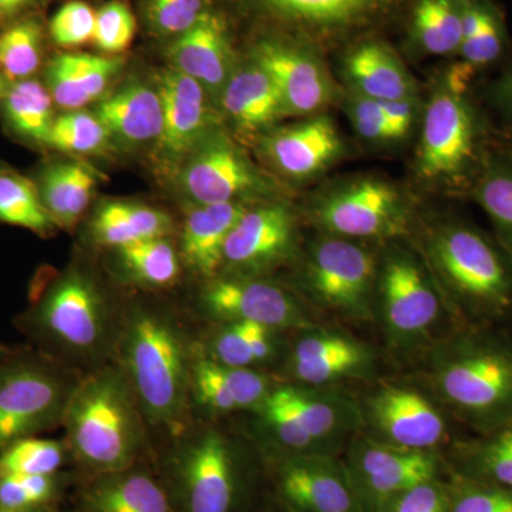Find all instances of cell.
<instances>
[{
  "label": "cell",
  "mask_w": 512,
  "mask_h": 512,
  "mask_svg": "<svg viewBox=\"0 0 512 512\" xmlns=\"http://www.w3.org/2000/svg\"><path fill=\"white\" fill-rule=\"evenodd\" d=\"M441 406L480 434L512 423V340L488 326H458L426 352Z\"/></svg>",
  "instance_id": "1"
},
{
  "label": "cell",
  "mask_w": 512,
  "mask_h": 512,
  "mask_svg": "<svg viewBox=\"0 0 512 512\" xmlns=\"http://www.w3.org/2000/svg\"><path fill=\"white\" fill-rule=\"evenodd\" d=\"M421 255L460 326H488L512 315V256L468 222H439Z\"/></svg>",
  "instance_id": "2"
},
{
  "label": "cell",
  "mask_w": 512,
  "mask_h": 512,
  "mask_svg": "<svg viewBox=\"0 0 512 512\" xmlns=\"http://www.w3.org/2000/svg\"><path fill=\"white\" fill-rule=\"evenodd\" d=\"M116 348L121 372L144 419L154 426L183 429L191 394L192 350L180 326L156 309H131L120 323Z\"/></svg>",
  "instance_id": "3"
},
{
  "label": "cell",
  "mask_w": 512,
  "mask_h": 512,
  "mask_svg": "<svg viewBox=\"0 0 512 512\" xmlns=\"http://www.w3.org/2000/svg\"><path fill=\"white\" fill-rule=\"evenodd\" d=\"M143 419L121 369L90 373L76 384L64 412L70 456L94 476L133 468L143 447Z\"/></svg>",
  "instance_id": "4"
},
{
  "label": "cell",
  "mask_w": 512,
  "mask_h": 512,
  "mask_svg": "<svg viewBox=\"0 0 512 512\" xmlns=\"http://www.w3.org/2000/svg\"><path fill=\"white\" fill-rule=\"evenodd\" d=\"M373 320L397 359L426 353L458 328L426 259L396 239L379 254Z\"/></svg>",
  "instance_id": "5"
},
{
  "label": "cell",
  "mask_w": 512,
  "mask_h": 512,
  "mask_svg": "<svg viewBox=\"0 0 512 512\" xmlns=\"http://www.w3.org/2000/svg\"><path fill=\"white\" fill-rule=\"evenodd\" d=\"M19 326L52 357L99 359L119 338L120 323L96 282L67 271L32 298Z\"/></svg>",
  "instance_id": "6"
},
{
  "label": "cell",
  "mask_w": 512,
  "mask_h": 512,
  "mask_svg": "<svg viewBox=\"0 0 512 512\" xmlns=\"http://www.w3.org/2000/svg\"><path fill=\"white\" fill-rule=\"evenodd\" d=\"M485 123L470 83L447 74L424 111L417 173L424 180L473 185L488 154Z\"/></svg>",
  "instance_id": "7"
},
{
  "label": "cell",
  "mask_w": 512,
  "mask_h": 512,
  "mask_svg": "<svg viewBox=\"0 0 512 512\" xmlns=\"http://www.w3.org/2000/svg\"><path fill=\"white\" fill-rule=\"evenodd\" d=\"M76 382L46 353H8L0 362V451L63 423Z\"/></svg>",
  "instance_id": "8"
},
{
  "label": "cell",
  "mask_w": 512,
  "mask_h": 512,
  "mask_svg": "<svg viewBox=\"0 0 512 512\" xmlns=\"http://www.w3.org/2000/svg\"><path fill=\"white\" fill-rule=\"evenodd\" d=\"M379 254L363 241L323 234L308 249L301 288L322 311L353 322L373 320Z\"/></svg>",
  "instance_id": "9"
},
{
  "label": "cell",
  "mask_w": 512,
  "mask_h": 512,
  "mask_svg": "<svg viewBox=\"0 0 512 512\" xmlns=\"http://www.w3.org/2000/svg\"><path fill=\"white\" fill-rule=\"evenodd\" d=\"M311 215L323 234L392 241L406 235L410 212L393 184L363 177L320 195Z\"/></svg>",
  "instance_id": "10"
},
{
  "label": "cell",
  "mask_w": 512,
  "mask_h": 512,
  "mask_svg": "<svg viewBox=\"0 0 512 512\" xmlns=\"http://www.w3.org/2000/svg\"><path fill=\"white\" fill-rule=\"evenodd\" d=\"M362 433L404 450L439 451L448 420L439 400L412 386L383 383L359 400Z\"/></svg>",
  "instance_id": "11"
},
{
  "label": "cell",
  "mask_w": 512,
  "mask_h": 512,
  "mask_svg": "<svg viewBox=\"0 0 512 512\" xmlns=\"http://www.w3.org/2000/svg\"><path fill=\"white\" fill-rule=\"evenodd\" d=\"M259 19L316 43H335L376 26L407 0H237Z\"/></svg>",
  "instance_id": "12"
},
{
  "label": "cell",
  "mask_w": 512,
  "mask_h": 512,
  "mask_svg": "<svg viewBox=\"0 0 512 512\" xmlns=\"http://www.w3.org/2000/svg\"><path fill=\"white\" fill-rule=\"evenodd\" d=\"M345 466L365 512H380L393 497L440 476L439 451H413L369 439L362 431L349 441Z\"/></svg>",
  "instance_id": "13"
},
{
  "label": "cell",
  "mask_w": 512,
  "mask_h": 512,
  "mask_svg": "<svg viewBox=\"0 0 512 512\" xmlns=\"http://www.w3.org/2000/svg\"><path fill=\"white\" fill-rule=\"evenodd\" d=\"M175 481L185 512H232L239 493V464L232 441L217 429L201 431L175 457Z\"/></svg>",
  "instance_id": "14"
},
{
  "label": "cell",
  "mask_w": 512,
  "mask_h": 512,
  "mask_svg": "<svg viewBox=\"0 0 512 512\" xmlns=\"http://www.w3.org/2000/svg\"><path fill=\"white\" fill-rule=\"evenodd\" d=\"M200 299L202 311L218 323H255L276 332L316 325L291 293L264 276H215Z\"/></svg>",
  "instance_id": "15"
},
{
  "label": "cell",
  "mask_w": 512,
  "mask_h": 512,
  "mask_svg": "<svg viewBox=\"0 0 512 512\" xmlns=\"http://www.w3.org/2000/svg\"><path fill=\"white\" fill-rule=\"evenodd\" d=\"M181 184L198 205L231 204L265 191L266 181L247 154L212 130L181 163Z\"/></svg>",
  "instance_id": "16"
},
{
  "label": "cell",
  "mask_w": 512,
  "mask_h": 512,
  "mask_svg": "<svg viewBox=\"0 0 512 512\" xmlns=\"http://www.w3.org/2000/svg\"><path fill=\"white\" fill-rule=\"evenodd\" d=\"M298 251V228L284 204L248 208L227 239L222 275L264 276Z\"/></svg>",
  "instance_id": "17"
},
{
  "label": "cell",
  "mask_w": 512,
  "mask_h": 512,
  "mask_svg": "<svg viewBox=\"0 0 512 512\" xmlns=\"http://www.w3.org/2000/svg\"><path fill=\"white\" fill-rule=\"evenodd\" d=\"M376 366L375 352L365 342L318 325L296 332L285 362L292 383L313 387L367 379Z\"/></svg>",
  "instance_id": "18"
},
{
  "label": "cell",
  "mask_w": 512,
  "mask_h": 512,
  "mask_svg": "<svg viewBox=\"0 0 512 512\" xmlns=\"http://www.w3.org/2000/svg\"><path fill=\"white\" fill-rule=\"evenodd\" d=\"M275 483L292 512H365L345 461L338 456L278 457Z\"/></svg>",
  "instance_id": "19"
},
{
  "label": "cell",
  "mask_w": 512,
  "mask_h": 512,
  "mask_svg": "<svg viewBox=\"0 0 512 512\" xmlns=\"http://www.w3.org/2000/svg\"><path fill=\"white\" fill-rule=\"evenodd\" d=\"M274 83L285 117H306L325 109L332 100V83L325 67L308 53L281 40H262L251 53Z\"/></svg>",
  "instance_id": "20"
},
{
  "label": "cell",
  "mask_w": 512,
  "mask_h": 512,
  "mask_svg": "<svg viewBox=\"0 0 512 512\" xmlns=\"http://www.w3.org/2000/svg\"><path fill=\"white\" fill-rule=\"evenodd\" d=\"M157 89L163 107V128L154 144L156 158L158 163L173 167L183 163L202 138L214 130L211 99L200 83L174 69L161 74Z\"/></svg>",
  "instance_id": "21"
},
{
  "label": "cell",
  "mask_w": 512,
  "mask_h": 512,
  "mask_svg": "<svg viewBox=\"0 0 512 512\" xmlns=\"http://www.w3.org/2000/svg\"><path fill=\"white\" fill-rule=\"evenodd\" d=\"M275 392L323 453L338 456L343 444L362 430L359 400L335 386L288 383L276 386Z\"/></svg>",
  "instance_id": "22"
},
{
  "label": "cell",
  "mask_w": 512,
  "mask_h": 512,
  "mask_svg": "<svg viewBox=\"0 0 512 512\" xmlns=\"http://www.w3.org/2000/svg\"><path fill=\"white\" fill-rule=\"evenodd\" d=\"M173 69L204 87L212 101H218L234 73L227 25L208 10L187 32L175 37L170 49Z\"/></svg>",
  "instance_id": "23"
},
{
  "label": "cell",
  "mask_w": 512,
  "mask_h": 512,
  "mask_svg": "<svg viewBox=\"0 0 512 512\" xmlns=\"http://www.w3.org/2000/svg\"><path fill=\"white\" fill-rule=\"evenodd\" d=\"M342 150L338 130L325 116L279 128L264 141L266 158L276 170L295 180L323 173L338 160Z\"/></svg>",
  "instance_id": "24"
},
{
  "label": "cell",
  "mask_w": 512,
  "mask_h": 512,
  "mask_svg": "<svg viewBox=\"0 0 512 512\" xmlns=\"http://www.w3.org/2000/svg\"><path fill=\"white\" fill-rule=\"evenodd\" d=\"M272 387L268 377L256 369L221 365L204 352L192 360L191 393L212 413L254 412Z\"/></svg>",
  "instance_id": "25"
},
{
  "label": "cell",
  "mask_w": 512,
  "mask_h": 512,
  "mask_svg": "<svg viewBox=\"0 0 512 512\" xmlns=\"http://www.w3.org/2000/svg\"><path fill=\"white\" fill-rule=\"evenodd\" d=\"M94 114L110 137L130 146L156 144L163 128L160 93L140 82L128 83L104 97Z\"/></svg>",
  "instance_id": "26"
},
{
  "label": "cell",
  "mask_w": 512,
  "mask_h": 512,
  "mask_svg": "<svg viewBox=\"0 0 512 512\" xmlns=\"http://www.w3.org/2000/svg\"><path fill=\"white\" fill-rule=\"evenodd\" d=\"M248 207L241 202L198 205L185 218L181 258L195 274L212 279L221 271L229 234Z\"/></svg>",
  "instance_id": "27"
},
{
  "label": "cell",
  "mask_w": 512,
  "mask_h": 512,
  "mask_svg": "<svg viewBox=\"0 0 512 512\" xmlns=\"http://www.w3.org/2000/svg\"><path fill=\"white\" fill-rule=\"evenodd\" d=\"M121 64L119 57L62 53L47 63L45 86L60 109L82 110L104 96Z\"/></svg>",
  "instance_id": "28"
},
{
  "label": "cell",
  "mask_w": 512,
  "mask_h": 512,
  "mask_svg": "<svg viewBox=\"0 0 512 512\" xmlns=\"http://www.w3.org/2000/svg\"><path fill=\"white\" fill-rule=\"evenodd\" d=\"M345 74L353 93L377 101L414 99L412 76L399 56L379 40H366L345 57Z\"/></svg>",
  "instance_id": "29"
},
{
  "label": "cell",
  "mask_w": 512,
  "mask_h": 512,
  "mask_svg": "<svg viewBox=\"0 0 512 512\" xmlns=\"http://www.w3.org/2000/svg\"><path fill=\"white\" fill-rule=\"evenodd\" d=\"M220 104L235 126L247 133L268 130L285 117L274 83L254 60L235 67L222 92Z\"/></svg>",
  "instance_id": "30"
},
{
  "label": "cell",
  "mask_w": 512,
  "mask_h": 512,
  "mask_svg": "<svg viewBox=\"0 0 512 512\" xmlns=\"http://www.w3.org/2000/svg\"><path fill=\"white\" fill-rule=\"evenodd\" d=\"M83 504L87 512H175L164 488L133 468L94 477Z\"/></svg>",
  "instance_id": "31"
},
{
  "label": "cell",
  "mask_w": 512,
  "mask_h": 512,
  "mask_svg": "<svg viewBox=\"0 0 512 512\" xmlns=\"http://www.w3.org/2000/svg\"><path fill=\"white\" fill-rule=\"evenodd\" d=\"M97 181L99 177L89 165L63 161L42 168L35 183L53 224L72 228L89 207Z\"/></svg>",
  "instance_id": "32"
},
{
  "label": "cell",
  "mask_w": 512,
  "mask_h": 512,
  "mask_svg": "<svg viewBox=\"0 0 512 512\" xmlns=\"http://www.w3.org/2000/svg\"><path fill=\"white\" fill-rule=\"evenodd\" d=\"M507 49L504 16L493 0H463V39L457 67L474 77L500 62Z\"/></svg>",
  "instance_id": "33"
},
{
  "label": "cell",
  "mask_w": 512,
  "mask_h": 512,
  "mask_svg": "<svg viewBox=\"0 0 512 512\" xmlns=\"http://www.w3.org/2000/svg\"><path fill=\"white\" fill-rule=\"evenodd\" d=\"M173 231V221L165 212L131 202H104L92 221V235L97 244L111 249L165 238Z\"/></svg>",
  "instance_id": "34"
},
{
  "label": "cell",
  "mask_w": 512,
  "mask_h": 512,
  "mask_svg": "<svg viewBox=\"0 0 512 512\" xmlns=\"http://www.w3.org/2000/svg\"><path fill=\"white\" fill-rule=\"evenodd\" d=\"M55 101L45 84L33 79L12 82L0 99V116L13 136L35 146H47L55 121Z\"/></svg>",
  "instance_id": "35"
},
{
  "label": "cell",
  "mask_w": 512,
  "mask_h": 512,
  "mask_svg": "<svg viewBox=\"0 0 512 512\" xmlns=\"http://www.w3.org/2000/svg\"><path fill=\"white\" fill-rule=\"evenodd\" d=\"M278 335L276 330L255 323H220L204 353L221 365L255 369L274 359L278 353Z\"/></svg>",
  "instance_id": "36"
},
{
  "label": "cell",
  "mask_w": 512,
  "mask_h": 512,
  "mask_svg": "<svg viewBox=\"0 0 512 512\" xmlns=\"http://www.w3.org/2000/svg\"><path fill=\"white\" fill-rule=\"evenodd\" d=\"M470 194L490 218L495 239L512 256V157L488 151Z\"/></svg>",
  "instance_id": "37"
},
{
  "label": "cell",
  "mask_w": 512,
  "mask_h": 512,
  "mask_svg": "<svg viewBox=\"0 0 512 512\" xmlns=\"http://www.w3.org/2000/svg\"><path fill=\"white\" fill-rule=\"evenodd\" d=\"M412 35L429 55L457 56L463 39V0H417Z\"/></svg>",
  "instance_id": "38"
},
{
  "label": "cell",
  "mask_w": 512,
  "mask_h": 512,
  "mask_svg": "<svg viewBox=\"0 0 512 512\" xmlns=\"http://www.w3.org/2000/svg\"><path fill=\"white\" fill-rule=\"evenodd\" d=\"M456 454L467 478L512 490V423L460 444Z\"/></svg>",
  "instance_id": "39"
},
{
  "label": "cell",
  "mask_w": 512,
  "mask_h": 512,
  "mask_svg": "<svg viewBox=\"0 0 512 512\" xmlns=\"http://www.w3.org/2000/svg\"><path fill=\"white\" fill-rule=\"evenodd\" d=\"M121 272L137 285L165 288L180 275V258L168 237L114 248Z\"/></svg>",
  "instance_id": "40"
},
{
  "label": "cell",
  "mask_w": 512,
  "mask_h": 512,
  "mask_svg": "<svg viewBox=\"0 0 512 512\" xmlns=\"http://www.w3.org/2000/svg\"><path fill=\"white\" fill-rule=\"evenodd\" d=\"M0 222L43 237L56 227L40 200L35 181L8 168L0 170Z\"/></svg>",
  "instance_id": "41"
},
{
  "label": "cell",
  "mask_w": 512,
  "mask_h": 512,
  "mask_svg": "<svg viewBox=\"0 0 512 512\" xmlns=\"http://www.w3.org/2000/svg\"><path fill=\"white\" fill-rule=\"evenodd\" d=\"M43 56V30L35 19L0 30V70L10 82L33 79Z\"/></svg>",
  "instance_id": "42"
},
{
  "label": "cell",
  "mask_w": 512,
  "mask_h": 512,
  "mask_svg": "<svg viewBox=\"0 0 512 512\" xmlns=\"http://www.w3.org/2000/svg\"><path fill=\"white\" fill-rule=\"evenodd\" d=\"M69 454L62 441L26 437L0 451V474L52 476L59 473Z\"/></svg>",
  "instance_id": "43"
},
{
  "label": "cell",
  "mask_w": 512,
  "mask_h": 512,
  "mask_svg": "<svg viewBox=\"0 0 512 512\" xmlns=\"http://www.w3.org/2000/svg\"><path fill=\"white\" fill-rule=\"evenodd\" d=\"M109 133L96 114L82 110L56 116L47 146L70 154H90L106 146Z\"/></svg>",
  "instance_id": "44"
},
{
  "label": "cell",
  "mask_w": 512,
  "mask_h": 512,
  "mask_svg": "<svg viewBox=\"0 0 512 512\" xmlns=\"http://www.w3.org/2000/svg\"><path fill=\"white\" fill-rule=\"evenodd\" d=\"M60 493V478L0 474V507L10 510H39L52 508Z\"/></svg>",
  "instance_id": "45"
},
{
  "label": "cell",
  "mask_w": 512,
  "mask_h": 512,
  "mask_svg": "<svg viewBox=\"0 0 512 512\" xmlns=\"http://www.w3.org/2000/svg\"><path fill=\"white\" fill-rule=\"evenodd\" d=\"M448 512H512V490L464 477L447 488Z\"/></svg>",
  "instance_id": "46"
},
{
  "label": "cell",
  "mask_w": 512,
  "mask_h": 512,
  "mask_svg": "<svg viewBox=\"0 0 512 512\" xmlns=\"http://www.w3.org/2000/svg\"><path fill=\"white\" fill-rule=\"evenodd\" d=\"M136 35L133 12L121 0H111L96 12L93 43L107 55L124 52Z\"/></svg>",
  "instance_id": "47"
},
{
  "label": "cell",
  "mask_w": 512,
  "mask_h": 512,
  "mask_svg": "<svg viewBox=\"0 0 512 512\" xmlns=\"http://www.w3.org/2000/svg\"><path fill=\"white\" fill-rule=\"evenodd\" d=\"M96 10L82 0L64 3L50 20L49 33L53 42L64 49L93 42Z\"/></svg>",
  "instance_id": "48"
},
{
  "label": "cell",
  "mask_w": 512,
  "mask_h": 512,
  "mask_svg": "<svg viewBox=\"0 0 512 512\" xmlns=\"http://www.w3.org/2000/svg\"><path fill=\"white\" fill-rule=\"evenodd\" d=\"M148 20L161 35L180 36L208 12L205 0H148Z\"/></svg>",
  "instance_id": "49"
},
{
  "label": "cell",
  "mask_w": 512,
  "mask_h": 512,
  "mask_svg": "<svg viewBox=\"0 0 512 512\" xmlns=\"http://www.w3.org/2000/svg\"><path fill=\"white\" fill-rule=\"evenodd\" d=\"M346 111L356 133L365 140L373 143H393L400 140L379 101L353 93L346 104Z\"/></svg>",
  "instance_id": "50"
},
{
  "label": "cell",
  "mask_w": 512,
  "mask_h": 512,
  "mask_svg": "<svg viewBox=\"0 0 512 512\" xmlns=\"http://www.w3.org/2000/svg\"><path fill=\"white\" fill-rule=\"evenodd\" d=\"M380 512H448L447 487L439 478L424 481L387 501Z\"/></svg>",
  "instance_id": "51"
},
{
  "label": "cell",
  "mask_w": 512,
  "mask_h": 512,
  "mask_svg": "<svg viewBox=\"0 0 512 512\" xmlns=\"http://www.w3.org/2000/svg\"><path fill=\"white\" fill-rule=\"evenodd\" d=\"M380 106L396 131L397 137L402 140L412 130L416 123V101L414 99L397 101H379Z\"/></svg>",
  "instance_id": "52"
},
{
  "label": "cell",
  "mask_w": 512,
  "mask_h": 512,
  "mask_svg": "<svg viewBox=\"0 0 512 512\" xmlns=\"http://www.w3.org/2000/svg\"><path fill=\"white\" fill-rule=\"evenodd\" d=\"M490 96L495 110L512 130V63L493 84Z\"/></svg>",
  "instance_id": "53"
},
{
  "label": "cell",
  "mask_w": 512,
  "mask_h": 512,
  "mask_svg": "<svg viewBox=\"0 0 512 512\" xmlns=\"http://www.w3.org/2000/svg\"><path fill=\"white\" fill-rule=\"evenodd\" d=\"M37 0H0V15L2 18H13L22 15L23 12L32 8Z\"/></svg>",
  "instance_id": "54"
},
{
  "label": "cell",
  "mask_w": 512,
  "mask_h": 512,
  "mask_svg": "<svg viewBox=\"0 0 512 512\" xmlns=\"http://www.w3.org/2000/svg\"><path fill=\"white\" fill-rule=\"evenodd\" d=\"M10 84V80L5 76V73L0 70V99L5 96L6 92H8Z\"/></svg>",
  "instance_id": "55"
},
{
  "label": "cell",
  "mask_w": 512,
  "mask_h": 512,
  "mask_svg": "<svg viewBox=\"0 0 512 512\" xmlns=\"http://www.w3.org/2000/svg\"><path fill=\"white\" fill-rule=\"evenodd\" d=\"M0 512H55L52 508H39V510H10V508L0 507Z\"/></svg>",
  "instance_id": "56"
},
{
  "label": "cell",
  "mask_w": 512,
  "mask_h": 512,
  "mask_svg": "<svg viewBox=\"0 0 512 512\" xmlns=\"http://www.w3.org/2000/svg\"><path fill=\"white\" fill-rule=\"evenodd\" d=\"M9 352H6L5 349L0 346V362H2L3 359H5V356L8 355Z\"/></svg>",
  "instance_id": "57"
},
{
  "label": "cell",
  "mask_w": 512,
  "mask_h": 512,
  "mask_svg": "<svg viewBox=\"0 0 512 512\" xmlns=\"http://www.w3.org/2000/svg\"><path fill=\"white\" fill-rule=\"evenodd\" d=\"M2 19H3V18H2V15H0V20H2Z\"/></svg>",
  "instance_id": "58"
},
{
  "label": "cell",
  "mask_w": 512,
  "mask_h": 512,
  "mask_svg": "<svg viewBox=\"0 0 512 512\" xmlns=\"http://www.w3.org/2000/svg\"><path fill=\"white\" fill-rule=\"evenodd\" d=\"M0 170H2V167H0Z\"/></svg>",
  "instance_id": "59"
},
{
  "label": "cell",
  "mask_w": 512,
  "mask_h": 512,
  "mask_svg": "<svg viewBox=\"0 0 512 512\" xmlns=\"http://www.w3.org/2000/svg\"><path fill=\"white\" fill-rule=\"evenodd\" d=\"M292 512V511H291Z\"/></svg>",
  "instance_id": "60"
}]
</instances>
